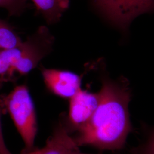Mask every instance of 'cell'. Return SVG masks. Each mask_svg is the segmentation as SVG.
Returning a JSON list of instances; mask_svg holds the SVG:
<instances>
[{
    "mask_svg": "<svg viewBox=\"0 0 154 154\" xmlns=\"http://www.w3.org/2000/svg\"><path fill=\"white\" fill-rule=\"evenodd\" d=\"M101 81L99 105L90 121L73 138L78 147L122 150L133 128L128 110L131 90L126 79L114 81L103 77Z\"/></svg>",
    "mask_w": 154,
    "mask_h": 154,
    "instance_id": "obj_1",
    "label": "cell"
},
{
    "mask_svg": "<svg viewBox=\"0 0 154 154\" xmlns=\"http://www.w3.org/2000/svg\"><path fill=\"white\" fill-rule=\"evenodd\" d=\"M53 37L45 26L19 46L0 51V82L16 81L18 76L28 74L49 53Z\"/></svg>",
    "mask_w": 154,
    "mask_h": 154,
    "instance_id": "obj_2",
    "label": "cell"
},
{
    "mask_svg": "<svg viewBox=\"0 0 154 154\" xmlns=\"http://www.w3.org/2000/svg\"><path fill=\"white\" fill-rule=\"evenodd\" d=\"M5 112L11 116L25 144V151L34 148L37 121L33 100L26 85L17 86L6 95H0Z\"/></svg>",
    "mask_w": 154,
    "mask_h": 154,
    "instance_id": "obj_3",
    "label": "cell"
},
{
    "mask_svg": "<svg viewBox=\"0 0 154 154\" xmlns=\"http://www.w3.org/2000/svg\"><path fill=\"white\" fill-rule=\"evenodd\" d=\"M98 11L110 22L126 30L132 20L154 11V0H93Z\"/></svg>",
    "mask_w": 154,
    "mask_h": 154,
    "instance_id": "obj_4",
    "label": "cell"
},
{
    "mask_svg": "<svg viewBox=\"0 0 154 154\" xmlns=\"http://www.w3.org/2000/svg\"><path fill=\"white\" fill-rule=\"evenodd\" d=\"M70 100L66 125L71 132H77L88 122L99 105V93L81 88Z\"/></svg>",
    "mask_w": 154,
    "mask_h": 154,
    "instance_id": "obj_5",
    "label": "cell"
},
{
    "mask_svg": "<svg viewBox=\"0 0 154 154\" xmlns=\"http://www.w3.org/2000/svg\"><path fill=\"white\" fill-rule=\"evenodd\" d=\"M41 72L48 88L61 98L70 99L81 88L82 78L75 73L44 67Z\"/></svg>",
    "mask_w": 154,
    "mask_h": 154,
    "instance_id": "obj_6",
    "label": "cell"
},
{
    "mask_svg": "<svg viewBox=\"0 0 154 154\" xmlns=\"http://www.w3.org/2000/svg\"><path fill=\"white\" fill-rule=\"evenodd\" d=\"M71 132L66 122H60L55 127L43 148L23 151L21 154H69L79 149Z\"/></svg>",
    "mask_w": 154,
    "mask_h": 154,
    "instance_id": "obj_7",
    "label": "cell"
},
{
    "mask_svg": "<svg viewBox=\"0 0 154 154\" xmlns=\"http://www.w3.org/2000/svg\"><path fill=\"white\" fill-rule=\"evenodd\" d=\"M49 24L58 22L70 5V0H32Z\"/></svg>",
    "mask_w": 154,
    "mask_h": 154,
    "instance_id": "obj_8",
    "label": "cell"
},
{
    "mask_svg": "<svg viewBox=\"0 0 154 154\" xmlns=\"http://www.w3.org/2000/svg\"><path fill=\"white\" fill-rule=\"evenodd\" d=\"M137 146L132 147L123 154H154V125L142 123Z\"/></svg>",
    "mask_w": 154,
    "mask_h": 154,
    "instance_id": "obj_9",
    "label": "cell"
},
{
    "mask_svg": "<svg viewBox=\"0 0 154 154\" xmlns=\"http://www.w3.org/2000/svg\"><path fill=\"white\" fill-rule=\"evenodd\" d=\"M28 0H0V8L6 9L10 16H20L24 11Z\"/></svg>",
    "mask_w": 154,
    "mask_h": 154,
    "instance_id": "obj_10",
    "label": "cell"
},
{
    "mask_svg": "<svg viewBox=\"0 0 154 154\" xmlns=\"http://www.w3.org/2000/svg\"><path fill=\"white\" fill-rule=\"evenodd\" d=\"M2 86H3V83L0 82V90L2 88ZM4 112L5 111L0 100V154H12L6 146L4 137H3V134H2V126H1V116Z\"/></svg>",
    "mask_w": 154,
    "mask_h": 154,
    "instance_id": "obj_11",
    "label": "cell"
},
{
    "mask_svg": "<svg viewBox=\"0 0 154 154\" xmlns=\"http://www.w3.org/2000/svg\"><path fill=\"white\" fill-rule=\"evenodd\" d=\"M69 154H83V153H81V152H80V151H79V149H78V150H76V151H72V152H70Z\"/></svg>",
    "mask_w": 154,
    "mask_h": 154,
    "instance_id": "obj_12",
    "label": "cell"
}]
</instances>
